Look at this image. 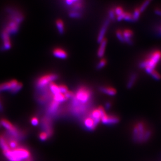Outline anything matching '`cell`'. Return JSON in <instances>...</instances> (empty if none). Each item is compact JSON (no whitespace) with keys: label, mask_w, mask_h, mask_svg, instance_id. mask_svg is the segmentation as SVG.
Returning a JSON list of instances; mask_svg holds the SVG:
<instances>
[{"label":"cell","mask_w":161,"mask_h":161,"mask_svg":"<svg viewBox=\"0 0 161 161\" xmlns=\"http://www.w3.org/2000/svg\"><path fill=\"white\" fill-rule=\"evenodd\" d=\"M59 89L60 93L62 94H66L68 91V89L67 87H66L64 85H60L59 86Z\"/></svg>","instance_id":"836d02e7"},{"label":"cell","mask_w":161,"mask_h":161,"mask_svg":"<svg viewBox=\"0 0 161 161\" xmlns=\"http://www.w3.org/2000/svg\"><path fill=\"white\" fill-rule=\"evenodd\" d=\"M19 82H18L16 80H12L10 82L3 83L0 84V91L10 90L11 91L13 89H14L17 86Z\"/></svg>","instance_id":"9c48e42d"},{"label":"cell","mask_w":161,"mask_h":161,"mask_svg":"<svg viewBox=\"0 0 161 161\" xmlns=\"http://www.w3.org/2000/svg\"><path fill=\"white\" fill-rule=\"evenodd\" d=\"M76 0H67L65 1V3H66V4L68 5H73L76 2Z\"/></svg>","instance_id":"ab89813d"},{"label":"cell","mask_w":161,"mask_h":161,"mask_svg":"<svg viewBox=\"0 0 161 161\" xmlns=\"http://www.w3.org/2000/svg\"><path fill=\"white\" fill-rule=\"evenodd\" d=\"M100 90L104 94H108L109 96H113L115 95L116 94V91L115 89H114L112 87H100Z\"/></svg>","instance_id":"ac0fdd59"},{"label":"cell","mask_w":161,"mask_h":161,"mask_svg":"<svg viewBox=\"0 0 161 161\" xmlns=\"http://www.w3.org/2000/svg\"><path fill=\"white\" fill-rule=\"evenodd\" d=\"M56 25L57 27V28L58 29V31L60 34H63L64 31V25L62 20L60 19H58V20L56 22Z\"/></svg>","instance_id":"cb8c5ba5"},{"label":"cell","mask_w":161,"mask_h":161,"mask_svg":"<svg viewBox=\"0 0 161 161\" xmlns=\"http://www.w3.org/2000/svg\"><path fill=\"white\" fill-rule=\"evenodd\" d=\"M84 125L87 129L89 130H93L96 127L97 125L96 124L94 120L90 116L86 118L84 120Z\"/></svg>","instance_id":"4fadbf2b"},{"label":"cell","mask_w":161,"mask_h":161,"mask_svg":"<svg viewBox=\"0 0 161 161\" xmlns=\"http://www.w3.org/2000/svg\"><path fill=\"white\" fill-rule=\"evenodd\" d=\"M48 134L45 132V131H43V132H41L39 136V139L41 140V141H46V140L48 139V138H49Z\"/></svg>","instance_id":"4316f807"},{"label":"cell","mask_w":161,"mask_h":161,"mask_svg":"<svg viewBox=\"0 0 161 161\" xmlns=\"http://www.w3.org/2000/svg\"><path fill=\"white\" fill-rule=\"evenodd\" d=\"M155 13L156 14L158 15L159 16H161V10L156 9V10H155Z\"/></svg>","instance_id":"b9f144b4"},{"label":"cell","mask_w":161,"mask_h":161,"mask_svg":"<svg viewBox=\"0 0 161 161\" xmlns=\"http://www.w3.org/2000/svg\"><path fill=\"white\" fill-rule=\"evenodd\" d=\"M116 37L121 42H123V43H125V39L123 36V32L122 31H120V30H118L117 31H116Z\"/></svg>","instance_id":"d4e9b609"},{"label":"cell","mask_w":161,"mask_h":161,"mask_svg":"<svg viewBox=\"0 0 161 161\" xmlns=\"http://www.w3.org/2000/svg\"><path fill=\"white\" fill-rule=\"evenodd\" d=\"M49 87H50L51 91L53 93L54 95H56V94L60 93L59 86H58V85H56V84H54L53 82H51L49 84Z\"/></svg>","instance_id":"603a6c76"},{"label":"cell","mask_w":161,"mask_h":161,"mask_svg":"<svg viewBox=\"0 0 161 161\" xmlns=\"http://www.w3.org/2000/svg\"><path fill=\"white\" fill-rule=\"evenodd\" d=\"M22 84L21 83H19L17 86L14 89H13L11 92L12 93L15 94V93H16L17 92L19 91V90L22 89Z\"/></svg>","instance_id":"8d00e7d4"},{"label":"cell","mask_w":161,"mask_h":161,"mask_svg":"<svg viewBox=\"0 0 161 161\" xmlns=\"http://www.w3.org/2000/svg\"><path fill=\"white\" fill-rule=\"evenodd\" d=\"M18 25L19 24H17V22L12 20L8 23L4 31H6L8 34H15L18 29Z\"/></svg>","instance_id":"8fae6325"},{"label":"cell","mask_w":161,"mask_h":161,"mask_svg":"<svg viewBox=\"0 0 161 161\" xmlns=\"http://www.w3.org/2000/svg\"><path fill=\"white\" fill-rule=\"evenodd\" d=\"M31 124L34 126H37L38 125L39 120L37 117H32L31 120Z\"/></svg>","instance_id":"f35d334b"},{"label":"cell","mask_w":161,"mask_h":161,"mask_svg":"<svg viewBox=\"0 0 161 161\" xmlns=\"http://www.w3.org/2000/svg\"><path fill=\"white\" fill-rule=\"evenodd\" d=\"M59 105H60V103L54 101H52L49 108V113L50 114H53V113H55L56 111H57Z\"/></svg>","instance_id":"44dd1931"},{"label":"cell","mask_w":161,"mask_h":161,"mask_svg":"<svg viewBox=\"0 0 161 161\" xmlns=\"http://www.w3.org/2000/svg\"><path fill=\"white\" fill-rule=\"evenodd\" d=\"M132 135L133 138L136 141L146 142L150 138L151 132L149 130H146L144 124L140 122L134 128Z\"/></svg>","instance_id":"7a4b0ae2"},{"label":"cell","mask_w":161,"mask_h":161,"mask_svg":"<svg viewBox=\"0 0 161 161\" xmlns=\"http://www.w3.org/2000/svg\"><path fill=\"white\" fill-rule=\"evenodd\" d=\"M115 15H117V16H120L121 14H122L124 11H123V8L121 7H116L115 8V10L114 11Z\"/></svg>","instance_id":"e575fe53"},{"label":"cell","mask_w":161,"mask_h":161,"mask_svg":"<svg viewBox=\"0 0 161 161\" xmlns=\"http://www.w3.org/2000/svg\"><path fill=\"white\" fill-rule=\"evenodd\" d=\"M161 59V52L160 51H156L152 53L148 59L143 60L140 64V67L146 68H151L154 70L156 65Z\"/></svg>","instance_id":"3957f363"},{"label":"cell","mask_w":161,"mask_h":161,"mask_svg":"<svg viewBox=\"0 0 161 161\" xmlns=\"http://www.w3.org/2000/svg\"><path fill=\"white\" fill-rule=\"evenodd\" d=\"M53 55L56 58H60L62 59H65L67 57V53L62 49L56 48L53 50Z\"/></svg>","instance_id":"5bb4252c"},{"label":"cell","mask_w":161,"mask_h":161,"mask_svg":"<svg viewBox=\"0 0 161 161\" xmlns=\"http://www.w3.org/2000/svg\"><path fill=\"white\" fill-rule=\"evenodd\" d=\"M4 156L9 161H22L30 158L29 150L24 148H17L11 150V149L3 151Z\"/></svg>","instance_id":"6da1fadb"},{"label":"cell","mask_w":161,"mask_h":161,"mask_svg":"<svg viewBox=\"0 0 161 161\" xmlns=\"http://www.w3.org/2000/svg\"><path fill=\"white\" fill-rule=\"evenodd\" d=\"M117 19L118 21H121L123 19H124L128 22H132L134 21L132 18V15L129 13L124 12L122 14L117 17Z\"/></svg>","instance_id":"e0dca14e"},{"label":"cell","mask_w":161,"mask_h":161,"mask_svg":"<svg viewBox=\"0 0 161 161\" xmlns=\"http://www.w3.org/2000/svg\"><path fill=\"white\" fill-rule=\"evenodd\" d=\"M0 123H1V125L3 126L5 129H6L10 132V134H12L13 136L15 137H19L20 134H19V131L12 123H10L9 121L5 119H2L0 121Z\"/></svg>","instance_id":"8992f818"},{"label":"cell","mask_w":161,"mask_h":161,"mask_svg":"<svg viewBox=\"0 0 161 161\" xmlns=\"http://www.w3.org/2000/svg\"><path fill=\"white\" fill-rule=\"evenodd\" d=\"M100 45L99 50L98 51V56L99 58H102L104 55L105 50L106 46L107 44V40L106 39H104L103 41L101 42Z\"/></svg>","instance_id":"2e32d148"},{"label":"cell","mask_w":161,"mask_h":161,"mask_svg":"<svg viewBox=\"0 0 161 161\" xmlns=\"http://www.w3.org/2000/svg\"><path fill=\"white\" fill-rule=\"evenodd\" d=\"M119 118L115 116L108 115L106 114L105 115L102 117L101 121L102 123L106 125H113L119 122Z\"/></svg>","instance_id":"ba28073f"},{"label":"cell","mask_w":161,"mask_h":161,"mask_svg":"<svg viewBox=\"0 0 161 161\" xmlns=\"http://www.w3.org/2000/svg\"><path fill=\"white\" fill-rule=\"evenodd\" d=\"M58 76L56 74L46 75L39 79L37 82V86L39 88H43L49 84L56 79Z\"/></svg>","instance_id":"5b68a950"},{"label":"cell","mask_w":161,"mask_h":161,"mask_svg":"<svg viewBox=\"0 0 161 161\" xmlns=\"http://www.w3.org/2000/svg\"><path fill=\"white\" fill-rule=\"evenodd\" d=\"M151 2L150 1H146L143 2V3L142 4V5L140 6L139 8L140 11V12H143L145 9L148 7V6L150 4V3Z\"/></svg>","instance_id":"83f0119b"},{"label":"cell","mask_w":161,"mask_h":161,"mask_svg":"<svg viewBox=\"0 0 161 161\" xmlns=\"http://www.w3.org/2000/svg\"><path fill=\"white\" fill-rule=\"evenodd\" d=\"M111 104L110 102H106V103L105 105V107L106 109L108 110V109H109V108H111Z\"/></svg>","instance_id":"60d3db41"},{"label":"cell","mask_w":161,"mask_h":161,"mask_svg":"<svg viewBox=\"0 0 161 161\" xmlns=\"http://www.w3.org/2000/svg\"><path fill=\"white\" fill-rule=\"evenodd\" d=\"M0 147L2 149L3 151H7L10 149L8 143L3 136H0Z\"/></svg>","instance_id":"d6986e66"},{"label":"cell","mask_w":161,"mask_h":161,"mask_svg":"<svg viewBox=\"0 0 161 161\" xmlns=\"http://www.w3.org/2000/svg\"><path fill=\"white\" fill-rule=\"evenodd\" d=\"M67 99L65 98V96L64 94H57L56 95H54L53 96V101H56L58 103H60L66 101Z\"/></svg>","instance_id":"7402d4cb"},{"label":"cell","mask_w":161,"mask_h":161,"mask_svg":"<svg viewBox=\"0 0 161 161\" xmlns=\"http://www.w3.org/2000/svg\"><path fill=\"white\" fill-rule=\"evenodd\" d=\"M109 24H110V20L109 19H107L104 22V24L103 25L102 27H101V30L99 32L98 38H97V41L99 44H100L101 42L105 39L104 37L105 35L106 32L108 29Z\"/></svg>","instance_id":"30bf717a"},{"label":"cell","mask_w":161,"mask_h":161,"mask_svg":"<svg viewBox=\"0 0 161 161\" xmlns=\"http://www.w3.org/2000/svg\"><path fill=\"white\" fill-rule=\"evenodd\" d=\"M151 75L152 76V77H153L154 78V79L157 80H159L161 78V76L160 74H159V72H157L156 71H155V70H154L151 74Z\"/></svg>","instance_id":"f546056e"},{"label":"cell","mask_w":161,"mask_h":161,"mask_svg":"<svg viewBox=\"0 0 161 161\" xmlns=\"http://www.w3.org/2000/svg\"><path fill=\"white\" fill-rule=\"evenodd\" d=\"M82 5L81 2L78 1L76 0V2L74 4H73V7H72L74 8V9L75 8V10H79L82 8Z\"/></svg>","instance_id":"d6a6232c"},{"label":"cell","mask_w":161,"mask_h":161,"mask_svg":"<svg viewBox=\"0 0 161 161\" xmlns=\"http://www.w3.org/2000/svg\"><path fill=\"white\" fill-rule=\"evenodd\" d=\"M140 11L139 8H136L135 10L134 14L132 15V18L134 21H136L138 19H139L140 15Z\"/></svg>","instance_id":"484cf974"},{"label":"cell","mask_w":161,"mask_h":161,"mask_svg":"<svg viewBox=\"0 0 161 161\" xmlns=\"http://www.w3.org/2000/svg\"><path fill=\"white\" fill-rule=\"evenodd\" d=\"M91 97V93L88 90L82 88L78 90L76 94L75 98L79 102L82 103H86L89 101Z\"/></svg>","instance_id":"277c9868"},{"label":"cell","mask_w":161,"mask_h":161,"mask_svg":"<svg viewBox=\"0 0 161 161\" xmlns=\"http://www.w3.org/2000/svg\"><path fill=\"white\" fill-rule=\"evenodd\" d=\"M2 38L4 42V44H3L4 48L5 49V50L10 49L11 47L10 37H9V34L4 30L3 32Z\"/></svg>","instance_id":"7c38bea8"},{"label":"cell","mask_w":161,"mask_h":161,"mask_svg":"<svg viewBox=\"0 0 161 161\" xmlns=\"http://www.w3.org/2000/svg\"><path fill=\"white\" fill-rule=\"evenodd\" d=\"M8 146H9L10 148L14 150V149H16L18 148V143L15 140H12L10 141Z\"/></svg>","instance_id":"4dcf8cb0"},{"label":"cell","mask_w":161,"mask_h":161,"mask_svg":"<svg viewBox=\"0 0 161 161\" xmlns=\"http://www.w3.org/2000/svg\"><path fill=\"white\" fill-rule=\"evenodd\" d=\"M105 114L106 113L104 111V109L102 107L100 106L99 108L95 109L92 112L90 117L94 120L96 124L98 125L99 122L101 121L102 117H103Z\"/></svg>","instance_id":"52a82bcc"},{"label":"cell","mask_w":161,"mask_h":161,"mask_svg":"<svg viewBox=\"0 0 161 161\" xmlns=\"http://www.w3.org/2000/svg\"><path fill=\"white\" fill-rule=\"evenodd\" d=\"M106 61L105 59H102L100 62H99L98 64L96 66V68L98 70H100V69H102V68H103L105 65H106Z\"/></svg>","instance_id":"f1b7e54d"},{"label":"cell","mask_w":161,"mask_h":161,"mask_svg":"<svg viewBox=\"0 0 161 161\" xmlns=\"http://www.w3.org/2000/svg\"><path fill=\"white\" fill-rule=\"evenodd\" d=\"M123 34L125 42L128 44H132V42L131 39L133 36L132 31L129 29L125 30L123 31Z\"/></svg>","instance_id":"9a60e30c"},{"label":"cell","mask_w":161,"mask_h":161,"mask_svg":"<svg viewBox=\"0 0 161 161\" xmlns=\"http://www.w3.org/2000/svg\"><path fill=\"white\" fill-rule=\"evenodd\" d=\"M82 14L79 12H78L77 11H74L70 13V16L72 18H79L81 16Z\"/></svg>","instance_id":"1f68e13d"},{"label":"cell","mask_w":161,"mask_h":161,"mask_svg":"<svg viewBox=\"0 0 161 161\" xmlns=\"http://www.w3.org/2000/svg\"><path fill=\"white\" fill-rule=\"evenodd\" d=\"M157 34H159V36L161 37V25L158 27V29H157Z\"/></svg>","instance_id":"7bdbcfd3"},{"label":"cell","mask_w":161,"mask_h":161,"mask_svg":"<svg viewBox=\"0 0 161 161\" xmlns=\"http://www.w3.org/2000/svg\"><path fill=\"white\" fill-rule=\"evenodd\" d=\"M64 96H65V98H66V99L72 98H73L74 96V94L72 93V92L68 91L66 94H64Z\"/></svg>","instance_id":"74e56055"},{"label":"cell","mask_w":161,"mask_h":161,"mask_svg":"<svg viewBox=\"0 0 161 161\" xmlns=\"http://www.w3.org/2000/svg\"><path fill=\"white\" fill-rule=\"evenodd\" d=\"M108 15H109V18L111 19V20H115L116 18V15L114 11L113 10H111L109 11V13H108Z\"/></svg>","instance_id":"d590c367"},{"label":"cell","mask_w":161,"mask_h":161,"mask_svg":"<svg viewBox=\"0 0 161 161\" xmlns=\"http://www.w3.org/2000/svg\"><path fill=\"white\" fill-rule=\"evenodd\" d=\"M137 78V75L135 73L132 74L130 77L129 78V80L128 81L127 84V87L128 89H130L135 84V82L136 81Z\"/></svg>","instance_id":"ffe728a7"},{"label":"cell","mask_w":161,"mask_h":161,"mask_svg":"<svg viewBox=\"0 0 161 161\" xmlns=\"http://www.w3.org/2000/svg\"><path fill=\"white\" fill-rule=\"evenodd\" d=\"M2 104H1V101H0V111H2Z\"/></svg>","instance_id":"ee69618b"},{"label":"cell","mask_w":161,"mask_h":161,"mask_svg":"<svg viewBox=\"0 0 161 161\" xmlns=\"http://www.w3.org/2000/svg\"><path fill=\"white\" fill-rule=\"evenodd\" d=\"M26 161H32V160L31 158H30V159H28V160H26Z\"/></svg>","instance_id":"f6af8a7d"}]
</instances>
